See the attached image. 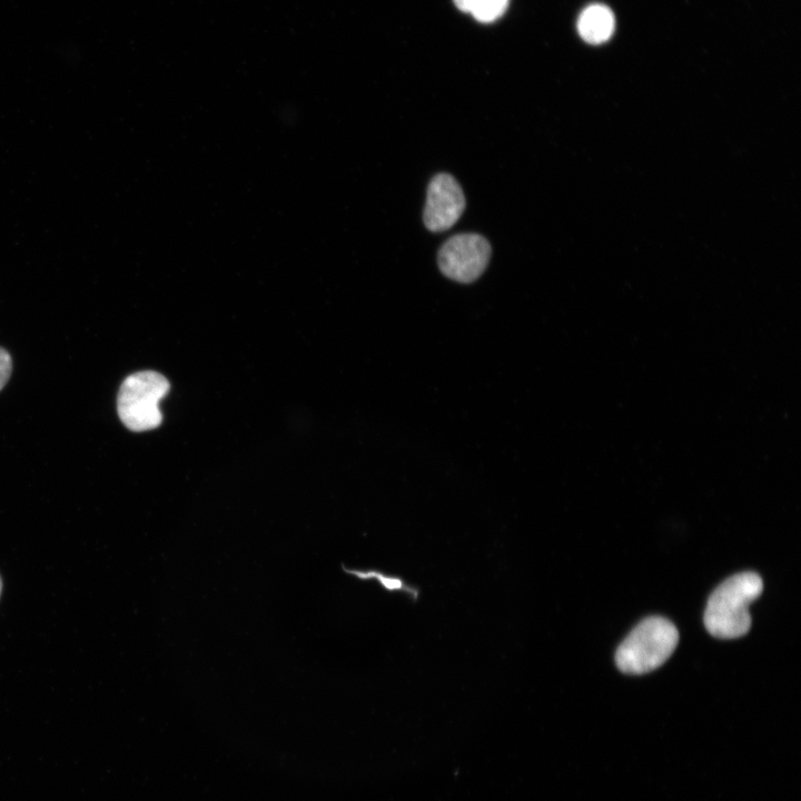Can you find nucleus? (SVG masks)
<instances>
[{"label": "nucleus", "mask_w": 801, "mask_h": 801, "mask_svg": "<svg viewBox=\"0 0 801 801\" xmlns=\"http://www.w3.org/2000/svg\"><path fill=\"white\" fill-rule=\"evenodd\" d=\"M168 390L169 382L157 372L144 370L129 375L117 396L120 421L134 432L158 427L162 421L159 402Z\"/></svg>", "instance_id": "nucleus-3"}, {"label": "nucleus", "mask_w": 801, "mask_h": 801, "mask_svg": "<svg viewBox=\"0 0 801 801\" xmlns=\"http://www.w3.org/2000/svg\"><path fill=\"white\" fill-rule=\"evenodd\" d=\"M491 257L488 241L478 234H457L439 248L437 261L441 271L457 283L476 280L485 270Z\"/></svg>", "instance_id": "nucleus-4"}, {"label": "nucleus", "mask_w": 801, "mask_h": 801, "mask_svg": "<svg viewBox=\"0 0 801 801\" xmlns=\"http://www.w3.org/2000/svg\"><path fill=\"white\" fill-rule=\"evenodd\" d=\"M1 591H2V580H1V576H0V595H1Z\"/></svg>", "instance_id": "nucleus-11"}, {"label": "nucleus", "mask_w": 801, "mask_h": 801, "mask_svg": "<svg viewBox=\"0 0 801 801\" xmlns=\"http://www.w3.org/2000/svg\"><path fill=\"white\" fill-rule=\"evenodd\" d=\"M12 372V359L10 354L0 347V390L8 383Z\"/></svg>", "instance_id": "nucleus-9"}, {"label": "nucleus", "mask_w": 801, "mask_h": 801, "mask_svg": "<svg viewBox=\"0 0 801 801\" xmlns=\"http://www.w3.org/2000/svg\"><path fill=\"white\" fill-rule=\"evenodd\" d=\"M465 209L464 192L457 180L448 174L432 178L427 188L424 224L433 233L449 229Z\"/></svg>", "instance_id": "nucleus-5"}, {"label": "nucleus", "mask_w": 801, "mask_h": 801, "mask_svg": "<svg viewBox=\"0 0 801 801\" xmlns=\"http://www.w3.org/2000/svg\"><path fill=\"white\" fill-rule=\"evenodd\" d=\"M456 7L465 12H472L476 0H454Z\"/></svg>", "instance_id": "nucleus-10"}, {"label": "nucleus", "mask_w": 801, "mask_h": 801, "mask_svg": "<svg viewBox=\"0 0 801 801\" xmlns=\"http://www.w3.org/2000/svg\"><path fill=\"white\" fill-rule=\"evenodd\" d=\"M508 0H476L472 14L481 22H491L503 14Z\"/></svg>", "instance_id": "nucleus-8"}, {"label": "nucleus", "mask_w": 801, "mask_h": 801, "mask_svg": "<svg viewBox=\"0 0 801 801\" xmlns=\"http://www.w3.org/2000/svg\"><path fill=\"white\" fill-rule=\"evenodd\" d=\"M763 591L762 578L754 572L735 574L722 582L710 595L704 625L718 639H735L751 627L750 604Z\"/></svg>", "instance_id": "nucleus-1"}, {"label": "nucleus", "mask_w": 801, "mask_h": 801, "mask_svg": "<svg viewBox=\"0 0 801 801\" xmlns=\"http://www.w3.org/2000/svg\"><path fill=\"white\" fill-rule=\"evenodd\" d=\"M679 632L662 616L640 622L620 644L615 653L619 670L626 674H644L661 666L674 652Z\"/></svg>", "instance_id": "nucleus-2"}, {"label": "nucleus", "mask_w": 801, "mask_h": 801, "mask_svg": "<svg viewBox=\"0 0 801 801\" xmlns=\"http://www.w3.org/2000/svg\"><path fill=\"white\" fill-rule=\"evenodd\" d=\"M577 29L586 42L602 43L613 33L614 16L603 4L589 6L580 14Z\"/></svg>", "instance_id": "nucleus-6"}, {"label": "nucleus", "mask_w": 801, "mask_h": 801, "mask_svg": "<svg viewBox=\"0 0 801 801\" xmlns=\"http://www.w3.org/2000/svg\"><path fill=\"white\" fill-rule=\"evenodd\" d=\"M344 572L356 577L358 581H374L385 592L402 593L409 597L413 602H416L419 599V589L409 584L400 576L386 574L377 568H349L344 566Z\"/></svg>", "instance_id": "nucleus-7"}]
</instances>
